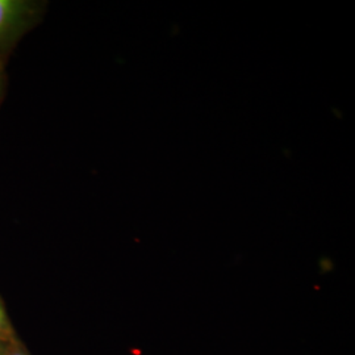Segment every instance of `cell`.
Here are the masks:
<instances>
[{
    "mask_svg": "<svg viewBox=\"0 0 355 355\" xmlns=\"http://www.w3.org/2000/svg\"><path fill=\"white\" fill-rule=\"evenodd\" d=\"M13 355H23V354H13Z\"/></svg>",
    "mask_w": 355,
    "mask_h": 355,
    "instance_id": "4",
    "label": "cell"
},
{
    "mask_svg": "<svg viewBox=\"0 0 355 355\" xmlns=\"http://www.w3.org/2000/svg\"><path fill=\"white\" fill-rule=\"evenodd\" d=\"M0 85H1V69H0Z\"/></svg>",
    "mask_w": 355,
    "mask_h": 355,
    "instance_id": "3",
    "label": "cell"
},
{
    "mask_svg": "<svg viewBox=\"0 0 355 355\" xmlns=\"http://www.w3.org/2000/svg\"><path fill=\"white\" fill-rule=\"evenodd\" d=\"M36 15V6L24 0H0V51L21 37Z\"/></svg>",
    "mask_w": 355,
    "mask_h": 355,
    "instance_id": "1",
    "label": "cell"
},
{
    "mask_svg": "<svg viewBox=\"0 0 355 355\" xmlns=\"http://www.w3.org/2000/svg\"><path fill=\"white\" fill-rule=\"evenodd\" d=\"M3 322H4V316H3V311H1V308H0V328H1Z\"/></svg>",
    "mask_w": 355,
    "mask_h": 355,
    "instance_id": "2",
    "label": "cell"
}]
</instances>
